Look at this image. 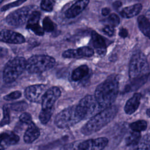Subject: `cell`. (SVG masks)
I'll use <instances>...</instances> for the list:
<instances>
[{"label":"cell","mask_w":150,"mask_h":150,"mask_svg":"<svg viewBox=\"0 0 150 150\" xmlns=\"http://www.w3.org/2000/svg\"><path fill=\"white\" fill-rule=\"evenodd\" d=\"M118 78L114 76L108 77L96 87L94 96L103 110L112 105L118 96Z\"/></svg>","instance_id":"cell-1"},{"label":"cell","mask_w":150,"mask_h":150,"mask_svg":"<svg viewBox=\"0 0 150 150\" xmlns=\"http://www.w3.org/2000/svg\"><path fill=\"white\" fill-rule=\"evenodd\" d=\"M118 108L112 105L106 108L90 118L81 127V132L84 135L96 133L109 124L116 116Z\"/></svg>","instance_id":"cell-2"},{"label":"cell","mask_w":150,"mask_h":150,"mask_svg":"<svg viewBox=\"0 0 150 150\" xmlns=\"http://www.w3.org/2000/svg\"><path fill=\"white\" fill-rule=\"evenodd\" d=\"M82 120L76 105L69 107L59 112L56 115L54 122L58 128L64 129L73 127Z\"/></svg>","instance_id":"cell-3"},{"label":"cell","mask_w":150,"mask_h":150,"mask_svg":"<svg viewBox=\"0 0 150 150\" xmlns=\"http://www.w3.org/2000/svg\"><path fill=\"white\" fill-rule=\"evenodd\" d=\"M26 60L23 57H15L9 60L4 67L2 78L5 83H12L26 69Z\"/></svg>","instance_id":"cell-4"},{"label":"cell","mask_w":150,"mask_h":150,"mask_svg":"<svg viewBox=\"0 0 150 150\" xmlns=\"http://www.w3.org/2000/svg\"><path fill=\"white\" fill-rule=\"evenodd\" d=\"M53 57L43 54L33 55L26 60V70L30 73H39L52 69L55 64Z\"/></svg>","instance_id":"cell-5"},{"label":"cell","mask_w":150,"mask_h":150,"mask_svg":"<svg viewBox=\"0 0 150 150\" xmlns=\"http://www.w3.org/2000/svg\"><path fill=\"white\" fill-rule=\"evenodd\" d=\"M77 107L83 120L90 119L103 110L93 95H87L81 98Z\"/></svg>","instance_id":"cell-6"},{"label":"cell","mask_w":150,"mask_h":150,"mask_svg":"<svg viewBox=\"0 0 150 150\" xmlns=\"http://www.w3.org/2000/svg\"><path fill=\"white\" fill-rule=\"evenodd\" d=\"M149 68L145 55L142 52H137L131 57L129 66V76L133 79L148 73Z\"/></svg>","instance_id":"cell-7"},{"label":"cell","mask_w":150,"mask_h":150,"mask_svg":"<svg viewBox=\"0 0 150 150\" xmlns=\"http://www.w3.org/2000/svg\"><path fill=\"white\" fill-rule=\"evenodd\" d=\"M32 7L26 6L11 12L6 18V23L12 26H21L28 19Z\"/></svg>","instance_id":"cell-8"},{"label":"cell","mask_w":150,"mask_h":150,"mask_svg":"<svg viewBox=\"0 0 150 150\" xmlns=\"http://www.w3.org/2000/svg\"><path fill=\"white\" fill-rule=\"evenodd\" d=\"M47 89V86L43 84L32 85L26 88L25 96L30 102L41 103Z\"/></svg>","instance_id":"cell-9"},{"label":"cell","mask_w":150,"mask_h":150,"mask_svg":"<svg viewBox=\"0 0 150 150\" xmlns=\"http://www.w3.org/2000/svg\"><path fill=\"white\" fill-rule=\"evenodd\" d=\"M61 95V91L57 87L54 86L47 89L42 101V109L52 110L56 101Z\"/></svg>","instance_id":"cell-10"},{"label":"cell","mask_w":150,"mask_h":150,"mask_svg":"<svg viewBox=\"0 0 150 150\" xmlns=\"http://www.w3.org/2000/svg\"><path fill=\"white\" fill-rule=\"evenodd\" d=\"M108 139L105 137L89 139L81 141L80 150H103L107 145Z\"/></svg>","instance_id":"cell-11"},{"label":"cell","mask_w":150,"mask_h":150,"mask_svg":"<svg viewBox=\"0 0 150 150\" xmlns=\"http://www.w3.org/2000/svg\"><path fill=\"white\" fill-rule=\"evenodd\" d=\"M40 13L39 11L32 12L28 19L26 28L32 30L38 36H43L44 30L39 24Z\"/></svg>","instance_id":"cell-12"},{"label":"cell","mask_w":150,"mask_h":150,"mask_svg":"<svg viewBox=\"0 0 150 150\" xmlns=\"http://www.w3.org/2000/svg\"><path fill=\"white\" fill-rule=\"evenodd\" d=\"M0 39L2 42L12 44H21L25 42V38L21 33L6 29L1 31Z\"/></svg>","instance_id":"cell-13"},{"label":"cell","mask_w":150,"mask_h":150,"mask_svg":"<svg viewBox=\"0 0 150 150\" xmlns=\"http://www.w3.org/2000/svg\"><path fill=\"white\" fill-rule=\"evenodd\" d=\"M149 80L150 73L131 79V80L125 86L124 91L131 92L135 91L145 84Z\"/></svg>","instance_id":"cell-14"},{"label":"cell","mask_w":150,"mask_h":150,"mask_svg":"<svg viewBox=\"0 0 150 150\" xmlns=\"http://www.w3.org/2000/svg\"><path fill=\"white\" fill-rule=\"evenodd\" d=\"M91 43L97 53L103 56L107 51L106 43L103 38L95 31L91 32Z\"/></svg>","instance_id":"cell-15"},{"label":"cell","mask_w":150,"mask_h":150,"mask_svg":"<svg viewBox=\"0 0 150 150\" xmlns=\"http://www.w3.org/2000/svg\"><path fill=\"white\" fill-rule=\"evenodd\" d=\"M89 1L90 0H79L66 10L65 16L67 18L76 17L86 8Z\"/></svg>","instance_id":"cell-16"},{"label":"cell","mask_w":150,"mask_h":150,"mask_svg":"<svg viewBox=\"0 0 150 150\" xmlns=\"http://www.w3.org/2000/svg\"><path fill=\"white\" fill-rule=\"evenodd\" d=\"M141 99L140 93H135L128 101L124 106V111L127 114L131 115L134 114L138 108Z\"/></svg>","instance_id":"cell-17"},{"label":"cell","mask_w":150,"mask_h":150,"mask_svg":"<svg viewBox=\"0 0 150 150\" xmlns=\"http://www.w3.org/2000/svg\"><path fill=\"white\" fill-rule=\"evenodd\" d=\"M40 135L39 128L33 122L28 125V127L23 135V140L27 144H31L37 139Z\"/></svg>","instance_id":"cell-18"},{"label":"cell","mask_w":150,"mask_h":150,"mask_svg":"<svg viewBox=\"0 0 150 150\" xmlns=\"http://www.w3.org/2000/svg\"><path fill=\"white\" fill-rule=\"evenodd\" d=\"M142 8V6L141 4H136L125 7L120 12V13L122 18H131L139 14Z\"/></svg>","instance_id":"cell-19"},{"label":"cell","mask_w":150,"mask_h":150,"mask_svg":"<svg viewBox=\"0 0 150 150\" xmlns=\"http://www.w3.org/2000/svg\"><path fill=\"white\" fill-rule=\"evenodd\" d=\"M1 144L5 145H12L17 144L19 141V136L12 131H5L1 134Z\"/></svg>","instance_id":"cell-20"},{"label":"cell","mask_w":150,"mask_h":150,"mask_svg":"<svg viewBox=\"0 0 150 150\" xmlns=\"http://www.w3.org/2000/svg\"><path fill=\"white\" fill-rule=\"evenodd\" d=\"M137 23L141 32L150 39V21L146 16L140 15L137 19Z\"/></svg>","instance_id":"cell-21"},{"label":"cell","mask_w":150,"mask_h":150,"mask_svg":"<svg viewBox=\"0 0 150 150\" xmlns=\"http://www.w3.org/2000/svg\"><path fill=\"white\" fill-rule=\"evenodd\" d=\"M89 73V68L86 65H81L73 70L71 79L74 81H79L86 77Z\"/></svg>","instance_id":"cell-22"},{"label":"cell","mask_w":150,"mask_h":150,"mask_svg":"<svg viewBox=\"0 0 150 150\" xmlns=\"http://www.w3.org/2000/svg\"><path fill=\"white\" fill-rule=\"evenodd\" d=\"M141 135L139 132L131 130L125 137V144L127 146H135L141 141Z\"/></svg>","instance_id":"cell-23"},{"label":"cell","mask_w":150,"mask_h":150,"mask_svg":"<svg viewBox=\"0 0 150 150\" xmlns=\"http://www.w3.org/2000/svg\"><path fill=\"white\" fill-rule=\"evenodd\" d=\"M131 150H149L150 149V136L145 135L142 140Z\"/></svg>","instance_id":"cell-24"},{"label":"cell","mask_w":150,"mask_h":150,"mask_svg":"<svg viewBox=\"0 0 150 150\" xmlns=\"http://www.w3.org/2000/svg\"><path fill=\"white\" fill-rule=\"evenodd\" d=\"M129 128L132 131L141 132L147 128V123L145 120H138L129 124Z\"/></svg>","instance_id":"cell-25"},{"label":"cell","mask_w":150,"mask_h":150,"mask_svg":"<svg viewBox=\"0 0 150 150\" xmlns=\"http://www.w3.org/2000/svg\"><path fill=\"white\" fill-rule=\"evenodd\" d=\"M53 112V109L52 110H43L41 109L39 115V119L42 124H47L50 120Z\"/></svg>","instance_id":"cell-26"},{"label":"cell","mask_w":150,"mask_h":150,"mask_svg":"<svg viewBox=\"0 0 150 150\" xmlns=\"http://www.w3.org/2000/svg\"><path fill=\"white\" fill-rule=\"evenodd\" d=\"M77 50V53L79 58L81 57H90L93 56L94 50L88 46H83L78 48Z\"/></svg>","instance_id":"cell-27"},{"label":"cell","mask_w":150,"mask_h":150,"mask_svg":"<svg viewBox=\"0 0 150 150\" xmlns=\"http://www.w3.org/2000/svg\"><path fill=\"white\" fill-rule=\"evenodd\" d=\"M9 109L16 111H23L26 110L28 107L26 102L23 101L12 103L8 105Z\"/></svg>","instance_id":"cell-28"},{"label":"cell","mask_w":150,"mask_h":150,"mask_svg":"<svg viewBox=\"0 0 150 150\" xmlns=\"http://www.w3.org/2000/svg\"><path fill=\"white\" fill-rule=\"evenodd\" d=\"M42 28L44 31L47 32H52L54 29V25L50 18L46 16L42 21Z\"/></svg>","instance_id":"cell-29"},{"label":"cell","mask_w":150,"mask_h":150,"mask_svg":"<svg viewBox=\"0 0 150 150\" xmlns=\"http://www.w3.org/2000/svg\"><path fill=\"white\" fill-rule=\"evenodd\" d=\"M3 118L1 121V127L7 125L10 122V114L9 108L8 105H4L2 108Z\"/></svg>","instance_id":"cell-30"},{"label":"cell","mask_w":150,"mask_h":150,"mask_svg":"<svg viewBox=\"0 0 150 150\" xmlns=\"http://www.w3.org/2000/svg\"><path fill=\"white\" fill-rule=\"evenodd\" d=\"M81 141H73L63 145L59 150H80L79 145Z\"/></svg>","instance_id":"cell-31"},{"label":"cell","mask_w":150,"mask_h":150,"mask_svg":"<svg viewBox=\"0 0 150 150\" xmlns=\"http://www.w3.org/2000/svg\"><path fill=\"white\" fill-rule=\"evenodd\" d=\"M54 5V0H42L40 6L41 8L47 12H51Z\"/></svg>","instance_id":"cell-32"},{"label":"cell","mask_w":150,"mask_h":150,"mask_svg":"<svg viewBox=\"0 0 150 150\" xmlns=\"http://www.w3.org/2000/svg\"><path fill=\"white\" fill-rule=\"evenodd\" d=\"M26 1H27V0H16L14 2H12L10 3V4H8L6 5H5L2 7H1V11L4 12V11H7V10H8L11 8H12L13 7L18 6L21 5V4H22L23 2H25Z\"/></svg>","instance_id":"cell-33"},{"label":"cell","mask_w":150,"mask_h":150,"mask_svg":"<svg viewBox=\"0 0 150 150\" xmlns=\"http://www.w3.org/2000/svg\"><path fill=\"white\" fill-rule=\"evenodd\" d=\"M22 96V93L20 91H14L4 96V99L6 101H12L18 99Z\"/></svg>","instance_id":"cell-34"},{"label":"cell","mask_w":150,"mask_h":150,"mask_svg":"<svg viewBox=\"0 0 150 150\" xmlns=\"http://www.w3.org/2000/svg\"><path fill=\"white\" fill-rule=\"evenodd\" d=\"M108 21L110 23V25H111L112 27H116L117 26L120 22V19L119 16L115 14V13H111L109 15L108 18Z\"/></svg>","instance_id":"cell-35"},{"label":"cell","mask_w":150,"mask_h":150,"mask_svg":"<svg viewBox=\"0 0 150 150\" xmlns=\"http://www.w3.org/2000/svg\"><path fill=\"white\" fill-rule=\"evenodd\" d=\"M62 56L64 58H69V59L79 58L76 49H68L67 50H65L63 53Z\"/></svg>","instance_id":"cell-36"},{"label":"cell","mask_w":150,"mask_h":150,"mask_svg":"<svg viewBox=\"0 0 150 150\" xmlns=\"http://www.w3.org/2000/svg\"><path fill=\"white\" fill-rule=\"evenodd\" d=\"M19 120L22 122L28 125H29L33 122L31 115L29 113L26 112H23L21 114V115L19 116Z\"/></svg>","instance_id":"cell-37"},{"label":"cell","mask_w":150,"mask_h":150,"mask_svg":"<svg viewBox=\"0 0 150 150\" xmlns=\"http://www.w3.org/2000/svg\"><path fill=\"white\" fill-rule=\"evenodd\" d=\"M103 32L108 36H112L114 35V33H115V29L114 28L111 26V25H106L105 26L103 29Z\"/></svg>","instance_id":"cell-38"},{"label":"cell","mask_w":150,"mask_h":150,"mask_svg":"<svg viewBox=\"0 0 150 150\" xmlns=\"http://www.w3.org/2000/svg\"><path fill=\"white\" fill-rule=\"evenodd\" d=\"M128 30L124 28H122L120 29L119 31V36L122 38H125L128 36Z\"/></svg>","instance_id":"cell-39"},{"label":"cell","mask_w":150,"mask_h":150,"mask_svg":"<svg viewBox=\"0 0 150 150\" xmlns=\"http://www.w3.org/2000/svg\"><path fill=\"white\" fill-rule=\"evenodd\" d=\"M110 8H108L107 7L103 8L101 9V14L103 16H107L110 14Z\"/></svg>","instance_id":"cell-40"},{"label":"cell","mask_w":150,"mask_h":150,"mask_svg":"<svg viewBox=\"0 0 150 150\" xmlns=\"http://www.w3.org/2000/svg\"><path fill=\"white\" fill-rule=\"evenodd\" d=\"M121 5H122V3L121 1H115L113 4V6L115 9H118V8H120L121 6Z\"/></svg>","instance_id":"cell-41"},{"label":"cell","mask_w":150,"mask_h":150,"mask_svg":"<svg viewBox=\"0 0 150 150\" xmlns=\"http://www.w3.org/2000/svg\"><path fill=\"white\" fill-rule=\"evenodd\" d=\"M146 114L150 117V109H148L146 110Z\"/></svg>","instance_id":"cell-42"},{"label":"cell","mask_w":150,"mask_h":150,"mask_svg":"<svg viewBox=\"0 0 150 150\" xmlns=\"http://www.w3.org/2000/svg\"><path fill=\"white\" fill-rule=\"evenodd\" d=\"M3 1H4V0H1V1H0V2H1V3H2V2H3Z\"/></svg>","instance_id":"cell-43"}]
</instances>
